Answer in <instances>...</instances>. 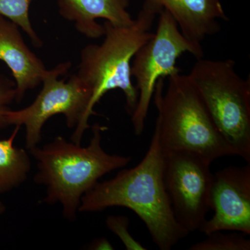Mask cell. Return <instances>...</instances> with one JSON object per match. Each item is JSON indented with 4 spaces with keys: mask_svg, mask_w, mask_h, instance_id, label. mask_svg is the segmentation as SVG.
<instances>
[{
    "mask_svg": "<svg viewBox=\"0 0 250 250\" xmlns=\"http://www.w3.org/2000/svg\"><path fill=\"white\" fill-rule=\"evenodd\" d=\"M112 207L133 210L161 250H170L188 235L176 220L167 199L156 130L143 160L132 168L120 171L114 178L98 182L82 197L79 212L102 211Z\"/></svg>",
    "mask_w": 250,
    "mask_h": 250,
    "instance_id": "1",
    "label": "cell"
},
{
    "mask_svg": "<svg viewBox=\"0 0 250 250\" xmlns=\"http://www.w3.org/2000/svg\"><path fill=\"white\" fill-rule=\"evenodd\" d=\"M106 129L98 123L94 125L93 137L87 147L57 136L43 147L36 146L29 150L37 161L34 182L46 187L42 202L60 204L62 215L68 221L76 220L82 197L99 179L123 168L132 159L105 152L102 146V132Z\"/></svg>",
    "mask_w": 250,
    "mask_h": 250,
    "instance_id": "2",
    "label": "cell"
},
{
    "mask_svg": "<svg viewBox=\"0 0 250 250\" xmlns=\"http://www.w3.org/2000/svg\"><path fill=\"white\" fill-rule=\"evenodd\" d=\"M162 8L152 0H146L134 22L129 26H115L105 21L104 39L101 44H90L82 49L77 75L92 91L88 116L104 95L112 90L124 93L126 110L134 113L139 91L132 82L131 62L138 50L152 39L151 31Z\"/></svg>",
    "mask_w": 250,
    "mask_h": 250,
    "instance_id": "3",
    "label": "cell"
},
{
    "mask_svg": "<svg viewBox=\"0 0 250 250\" xmlns=\"http://www.w3.org/2000/svg\"><path fill=\"white\" fill-rule=\"evenodd\" d=\"M158 81L153 100L158 111L155 130L162 152L185 151L213 162L236 156L231 144L220 132L196 87L182 72ZM237 156V155H236Z\"/></svg>",
    "mask_w": 250,
    "mask_h": 250,
    "instance_id": "4",
    "label": "cell"
},
{
    "mask_svg": "<svg viewBox=\"0 0 250 250\" xmlns=\"http://www.w3.org/2000/svg\"><path fill=\"white\" fill-rule=\"evenodd\" d=\"M232 59H197L189 78L217 128L236 155L250 164V77L244 80Z\"/></svg>",
    "mask_w": 250,
    "mask_h": 250,
    "instance_id": "5",
    "label": "cell"
},
{
    "mask_svg": "<svg viewBox=\"0 0 250 250\" xmlns=\"http://www.w3.org/2000/svg\"><path fill=\"white\" fill-rule=\"evenodd\" d=\"M71 62L59 63L47 70L42 79V88L35 100L22 109L10 110L6 114L9 126H22L26 129V147L28 150L36 147L42 139V129L46 122L56 115H64L67 127L75 128L72 142L81 144L88 125V107L92 91L77 75L67 82L59 79L66 74Z\"/></svg>",
    "mask_w": 250,
    "mask_h": 250,
    "instance_id": "6",
    "label": "cell"
},
{
    "mask_svg": "<svg viewBox=\"0 0 250 250\" xmlns=\"http://www.w3.org/2000/svg\"><path fill=\"white\" fill-rule=\"evenodd\" d=\"M156 32L135 54L131 74L136 82L139 99L131 116L135 134L144 131L149 106L156 85L160 78L182 72L177 66V59L184 53H190L197 59L204 58L201 42L188 39L182 34L177 22L166 9L159 14Z\"/></svg>",
    "mask_w": 250,
    "mask_h": 250,
    "instance_id": "7",
    "label": "cell"
},
{
    "mask_svg": "<svg viewBox=\"0 0 250 250\" xmlns=\"http://www.w3.org/2000/svg\"><path fill=\"white\" fill-rule=\"evenodd\" d=\"M162 152L163 180L174 217L188 232L199 231L211 210V162L185 151Z\"/></svg>",
    "mask_w": 250,
    "mask_h": 250,
    "instance_id": "8",
    "label": "cell"
},
{
    "mask_svg": "<svg viewBox=\"0 0 250 250\" xmlns=\"http://www.w3.org/2000/svg\"><path fill=\"white\" fill-rule=\"evenodd\" d=\"M210 208L214 214L199 231L208 235L218 231L250 234V165L229 166L213 174Z\"/></svg>",
    "mask_w": 250,
    "mask_h": 250,
    "instance_id": "9",
    "label": "cell"
},
{
    "mask_svg": "<svg viewBox=\"0 0 250 250\" xmlns=\"http://www.w3.org/2000/svg\"><path fill=\"white\" fill-rule=\"evenodd\" d=\"M0 61L11 70L16 83V102L42 83L47 69L23 39L20 27L0 16Z\"/></svg>",
    "mask_w": 250,
    "mask_h": 250,
    "instance_id": "10",
    "label": "cell"
},
{
    "mask_svg": "<svg viewBox=\"0 0 250 250\" xmlns=\"http://www.w3.org/2000/svg\"><path fill=\"white\" fill-rule=\"evenodd\" d=\"M129 0H59V14L75 22V28L88 39L104 36V28L97 22L104 19L115 26H129L134 19L127 11Z\"/></svg>",
    "mask_w": 250,
    "mask_h": 250,
    "instance_id": "11",
    "label": "cell"
},
{
    "mask_svg": "<svg viewBox=\"0 0 250 250\" xmlns=\"http://www.w3.org/2000/svg\"><path fill=\"white\" fill-rule=\"evenodd\" d=\"M167 10L186 38L201 42L220 31L219 20L228 21L220 0H152Z\"/></svg>",
    "mask_w": 250,
    "mask_h": 250,
    "instance_id": "12",
    "label": "cell"
},
{
    "mask_svg": "<svg viewBox=\"0 0 250 250\" xmlns=\"http://www.w3.org/2000/svg\"><path fill=\"white\" fill-rule=\"evenodd\" d=\"M21 127L16 126L8 139L0 140V195L22 185L31 171L29 154L23 148L14 146Z\"/></svg>",
    "mask_w": 250,
    "mask_h": 250,
    "instance_id": "13",
    "label": "cell"
},
{
    "mask_svg": "<svg viewBox=\"0 0 250 250\" xmlns=\"http://www.w3.org/2000/svg\"><path fill=\"white\" fill-rule=\"evenodd\" d=\"M34 0H0V16H3L22 29L30 39L34 47L40 48L42 41L34 30L29 17V8Z\"/></svg>",
    "mask_w": 250,
    "mask_h": 250,
    "instance_id": "14",
    "label": "cell"
},
{
    "mask_svg": "<svg viewBox=\"0 0 250 250\" xmlns=\"http://www.w3.org/2000/svg\"><path fill=\"white\" fill-rule=\"evenodd\" d=\"M204 241L195 243L189 250H250V240L238 233L215 231Z\"/></svg>",
    "mask_w": 250,
    "mask_h": 250,
    "instance_id": "15",
    "label": "cell"
},
{
    "mask_svg": "<svg viewBox=\"0 0 250 250\" xmlns=\"http://www.w3.org/2000/svg\"><path fill=\"white\" fill-rule=\"evenodd\" d=\"M129 220L125 216H109L106 219V226L121 238L127 250H146L147 248L136 241L128 231Z\"/></svg>",
    "mask_w": 250,
    "mask_h": 250,
    "instance_id": "16",
    "label": "cell"
},
{
    "mask_svg": "<svg viewBox=\"0 0 250 250\" xmlns=\"http://www.w3.org/2000/svg\"><path fill=\"white\" fill-rule=\"evenodd\" d=\"M16 83L0 73V130L9 126L6 114L11 110V104L16 101Z\"/></svg>",
    "mask_w": 250,
    "mask_h": 250,
    "instance_id": "17",
    "label": "cell"
},
{
    "mask_svg": "<svg viewBox=\"0 0 250 250\" xmlns=\"http://www.w3.org/2000/svg\"><path fill=\"white\" fill-rule=\"evenodd\" d=\"M90 250H113L110 242L106 238H97L95 241L92 242L90 246Z\"/></svg>",
    "mask_w": 250,
    "mask_h": 250,
    "instance_id": "18",
    "label": "cell"
},
{
    "mask_svg": "<svg viewBox=\"0 0 250 250\" xmlns=\"http://www.w3.org/2000/svg\"><path fill=\"white\" fill-rule=\"evenodd\" d=\"M6 206L4 205V204L2 202L0 201V215L4 213L5 211H6Z\"/></svg>",
    "mask_w": 250,
    "mask_h": 250,
    "instance_id": "19",
    "label": "cell"
}]
</instances>
